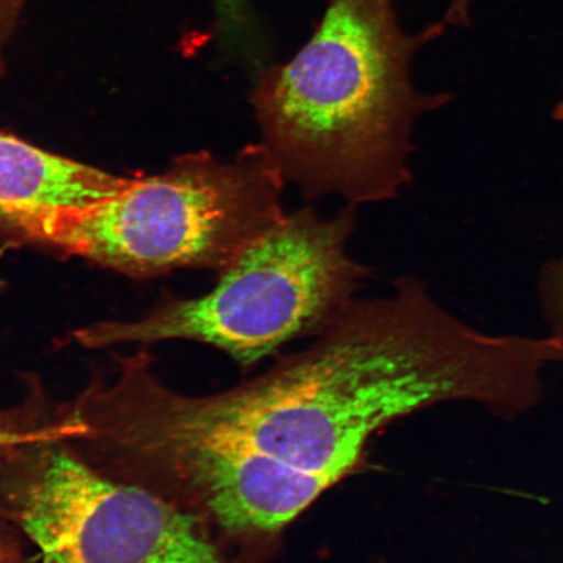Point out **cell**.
Returning <instances> with one entry per match:
<instances>
[{
    "label": "cell",
    "instance_id": "6da1fadb",
    "mask_svg": "<svg viewBox=\"0 0 563 563\" xmlns=\"http://www.w3.org/2000/svg\"><path fill=\"white\" fill-rule=\"evenodd\" d=\"M540 372L531 336L478 332L407 277L262 375L208 396L165 386L154 411L181 497L224 544L267 562L378 431L446 402L516 419L537 404Z\"/></svg>",
    "mask_w": 563,
    "mask_h": 563
},
{
    "label": "cell",
    "instance_id": "7a4b0ae2",
    "mask_svg": "<svg viewBox=\"0 0 563 563\" xmlns=\"http://www.w3.org/2000/svg\"><path fill=\"white\" fill-rule=\"evenodd\" d=\"M439 26L410 34L394 0H330L307 44L255 76L251 101L267 150L307 199H394L411 180V133L452 100L415 89L411 65Z\"/></svg>",
    "mask_w": 563,
    "mask_h": 563
},
{
    "label": "cell",
    "instance_id": "3957f363",
    "mask_svg": "<svg viewBox=\"0 0 563 563\" xmlns=\"http://www.w3.org/2000/svg\"><path fill=\"white\" fill-rule=\"evenodd\" d=\"M286 181L266 145L252 144L234 161L189 156L93 206L23 218L3 230L124 273L223 272L286 216Z\"/></svg>",
    "mask_w": 563,
    "mask_h": 563
},
{
    "label": "cell",
    "instance_id": "277c9868",
    "mask_svg": "<svg viewBox=\"0 0 563 563\" xmlns=\"http://www.w3.org/2000/svg\"><path fill=\"white\" fill-rule=\"evenodd\" d=\"M356 222L349 206L323 220L312 208L288 213L253 242L207 295L167 302L141 319L76 330L84 349L195 341L252 368L300 336L319 335L354 301L367 269L346 245Z\"/></svg>",
    "mask_w": 563,
    "mask_h": 563
},
{
    "label": "cell",
    "instance_id": "5b68a950",
    "mask_svg": "<svg viewBox=\"0 0 563 563\" xmlns=\"http://www.w3.org/2000/svg\"><path fill=\"white\" fill-rule=\"evenodd\" d=\"M0 509L48 563H250L199 519L101 473L62 439L0 456Z\"/></svg>",
    "mask_w": 563,
    "mask_h": 563
},
{
    "label": "cell",
    "instance_id": "8992f818",
    "mask_svg": "<svg viewBox=\"0 0 563 563\" xmlns=\"http://www.w3.org/2000/svg\"><path fill=\"white\" fill-rule=\"evenodd\" d=\"M133 181L0 132V229L27 217L93 206Z\"/></svg>",
    "mask_w": 563,
    "mask_h": 563
},
{
    "label": "cell",
    "instance_id": "52a82bcc",
    "mask_svg": "<svg viewBox=\"0 0 563 563\" xmlns=\"http://www.w3.org/2000/svg\"><path fill=\"white\" fill-rule=\"evenodd\" d=\"M24 398L15 406L0 408V456L24 443L68 438L70 428L58 411L59 402L37 376L25 377Z\"/></svg>",
    "mask_w": 563,
    "mask_h": 563
},
{
    "label": "cell",
    "instance_id": "ba28073f",
    "mask_svg": "<svg viewBox=\"0 0 563 563\" xmlns=\"http://www.w3.org/2000/svg\"><path fill=\"white\" fill-rule=\"evenodd\" d=\"M218 40L244 63L263 59L269 52L250 0H213Z\"/></svg>",
    "mask_w": 563,
    "mask_h": 563
},
{
    "label": "cell",
    "instance_id": "9c48e42d",
    "mask_svg": "<svg viewBox=\"0 0 563 563\" xmlns=\"http://www.w3.org/2000/svg\"><path fill=\"white\" fill-rule=\"evenodd\" d=\"M538 295L544 320L551 335L563 342V255L541 267Z\"/></svg>",
    "mask_w": 563,
    "mask_h": 563
},
{
    "label": "cell",
    "instance_id": "30bf717a",
    "mask_svg": "<svg viewBox=\"0 0 563 563\" xmlns=\"http://www.w3.org/2000/svg\"><path fill=\"white\" fill-rule=\"evenodd\" d=\"M24 3L25 0H0V68L3 67V53L15 33Z\"/></svg>",
    "mask_w": 563,
    "mask_h": 563
},
{
    "label": "cell",
    "instance_id": "8fae6325",
    "mask_svg": "<svg viewBox=\"0 0 563 563\" xmlns=\"http://www.w3.org/2000/svg\"><path fill=\"white\" fill-rule=\"evenodd\" d=\"M26 540L0 509V563L25 551Z\"/></svg>",
    "mask_w": 563,
    "mask_h": 563
},
{
    "label": "cell",
    "instance_id": "7c38bea8",
    "mask_svg": "<svg viewBox=\"0 0 563 563\" xmlns=\"http://www.w3.org/2000/svg\"><path fill=\"white\" fill-rule=\"evenodd\" d=\"M2 563H48L46 560L42 559L41 555H35V558H31L26 552H20L13 558L3 561Z\"/></svg>",
    "mask_w": 563,
    "mask_h": 563
},
{
    "label": "cell",
    "instance_id": "4fadbf2b",
    "mask_svg": "<svg viewBox=\"0 0 563 563\" xmlns=\"http://www.w3.org/2000/svg\"><path fill=\"white\" fill-rule=\"evenodd\" d=\"M552 117L555 122L563 124V100L555 106Z\"/></svg>",
    "mask_w": 563,
    "mask_h": 563
},
{
    "label": "cell",
    "instance_id": "5bb4252c",
    "mask_svg": "<svg viewBox=\"0 0 563 563\" xmlns=\"http://www.w3.org/2000/svg\"><path fill=\"white\" fill-rule=\"evenodd\" d=\"M73 408H74V413L76 415V411H75V398L73 399ZM76 418H77V415H76ZM77 419H79V418H77ZM82 428H84V427H82ZM82 433H84V431H82ZM82 433H81V434H82ZM81 434H80V435H81ZM80 435H77V438H76V439H74V441H73V448L75 449V452H77L76 446H75V442H76V440H77V439H79V438H80ZM77 454H79V453H77ZM79 455H80V454H79ZM80 456H81V455H80ZM81 457H82V456H81Z\"/></svg>",
    "mask_w": 563,
    "mask_h": 563
}]
</instances>
